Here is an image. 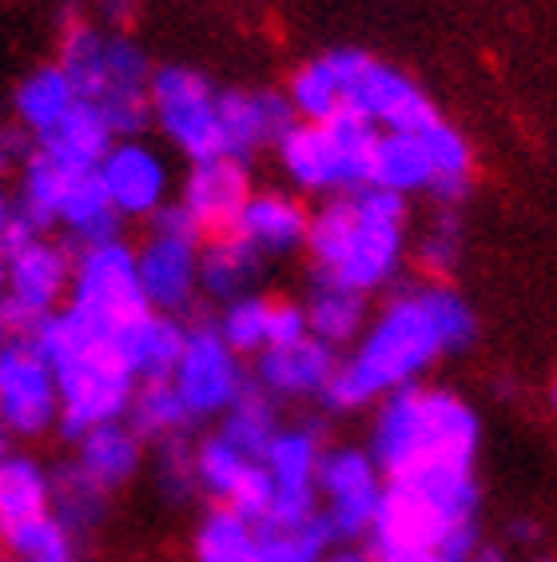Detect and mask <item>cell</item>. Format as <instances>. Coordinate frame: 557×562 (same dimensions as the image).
Here are the masks:
<instances>
[{"mask_svg":"<svg viewBox=\"0 0 557 562\" xmlns=\"http://www.w3.org/2000/svg\"><path fill=\"white\" fill-rule=\"evenodd\" d=\"M478 339V315L470 300L446 280H422L398 288L371 315V324L346 356H339L322 403L331 412H366L402 387H414L442 359L470 351Z\"/></svg>","mask_w":557,"mask_h":562,"instance_id":"obj_1","label":"cell"},{"mask_svg":"<svg viewBox=\"0 0 557 562\" xmlns=\"http://www.w3.org/2000/svg\"><path fill=\"white\" fill-rule=\"evenodd\" d=\"M410 200L386 188H359L351 195H331L311 212L307 256L311 276L343 283L351 292L375 295L402 276L410 256Z\"/></svg>","mask_w":557,"mask_h":562,"instance_id":"obj_2","label":"cell"},{"mask_svg":"<svg viewBox=\"0 0 557 562\" xmlns=\"http://www.w3.org/2000/svg\"><path fill=\"white\" fill-rule=\"evenodd\" d=\"M366 451L383 467L386 483L427 471H474L482 419L458 391L414 383L375 403Z\"/></svg>","mask_w":557,"mask_h":562,"instance_id":"obj_3","label":"cell"},{"mask_svg":"<svg viewBox=\"0 0 557 562\" xmlns=\"http://www.w3.org/2000/svg\"><path fill=\"white\" fill-rule=\"evenodd\" d=\"M33 344L56 371V387H60V427L56 431L65 439L76 443L80 435L96 431L104 423L128 419L139 379L128 368L124 339L104 336L76 312L60 307L44 319Z\"/></svg>","mask_w":557,"mask_h":562,"instance_id":"obj_4","label":"cell"},{"mask_svg":"<svg viewBox=\"0 0 557 562\" xmlns=\"http://www.w3.org/2000/svg\"><path fill=\"white\" fill-rule=\"evenodd\" d=\"M482 487L474 471H427L390 479L378 507L371 551H439L454 562H470L482 551Z\"/></svg>","mask_w":557,"mask_h":562,"instance_id":"obj_5","label":"cell"},{"mask_svg":"<svg viewBox=\"0 0 557 562\" xmlns=\"http://www.w3.org/2000/svg\"><path fill=\"white\" fill-rule=\"evenodd\" d=\"M80 100L96 104L120 140L151 128V68L148 53L128 33H112L92 21L68 16L60 33V60Z\"/></svg>","mask_w":557,"mask_h":562,"instance_id":"obj_6","label":"cell"},{"mask_svg":"<svg viewBox=\"0 0 557 562\" xmlns=\"http://www.w3.org/2000/svg\"><path fill=\"white\" fill-rule=\"evenodd\" d=\"M378 136H383V128L343 109L322 124L299 120L275 144V156L295 192L331 200V195H351L359 188H371Z\"/></svg>","mask_w":557,"mask_h":562,"instance_id":"obj_7","label":"cell"},{"mask_svg":"<svg viewBox=\"0 0 557 562\" xmlns=\"http://www.w3.org/2000/svg\"><path fill=\"white\" fill-rule=\"evenodd\" d=\"M68 312H76L84 324H92L104 336L124 339L132 324H139L151 312L144 283H139V260L128 239H104L76 251L72 292Z\"/></svg>","mask_w":557,"mask_h":562,"instance_id":"obj_8","label":"cell"},{"mask_svg":"<svg viewBox=\"0 0 557 562\" xmlns=\"http://www.w3.org/2000/svg\"><path fill=\"white\" fill-rule=\"evenodd\" d=\"M339 88H343V109L354 116L371 120L383 132H427L439 124L442 112L427 97V88L402 68L386 65L363 48H334L327 53Z\"/></svg>","mask_w":557,"mask_h":562,"instance_id":"obj_9","label":"cell"},{"mask_svg":"<svg viewBox=\"0 0 557 562\" xmlns=\"http://www.w3.org/2000/svg\"><path fill=\"white\" fill-rule=\"evenodd\" d=\"M151 124L192 164L227 156L219 88L187 65H163L151 76Z\"/></svg>","mask_w":557,"mask_h":562,"instance_id":"obj_10","label":"cell"},{"mask_svg":"<svg viewBox=\"0 0 557 562\" xmlns=\"http://www.w3.org/2000/svg\"><path fill=\"white\" fill-rule=\"evenodd\" d=\"M386 498V475L366 447H331L319 467V515L334 542L371 539L378 507Z\"/></svg>","mask_w":557,"mask_h":562,"instance_id":"obj_11","label":"cell"},{"mask_svg":"<svg viewBox=\"0 0 557 562\" xmlns=\"http://www.w3.org/2000/svg\"><path fill=\"white\" fill-rule=\"evenodd\" d=\"M76 256L65 239H53V232L16 220L9 236V295L16 307H24L36 319H48L68 303L72 292Z\"/></svg>","mask_w":557,"mask_h":562,"instance_id":"obj_12","label":"cell"},{"mask_svg":"<svg viewBox=\"0 0 557 562\" xmlns=\"http://www.w3.org/2000/svg\"><path fill=\"white\" fill-rule=\"evenodd\" d=\"M0 423L12 439H41L60 427V387L33 339L0 347Z\"/></svg>","mask_w":557,"mask_h":562,"instance_id":"obj_13","label":"cell"},{"mask_svg":"<svg viewBox=\"0 0 557 562\" xmlns=\"http://www.w3.org/2000/svg\"><path fill=\"white\" fill-rule=\"evenodd\" d=\"M172 383L180 387L195 423L224 419L236 407L239 395L251 387V379L243 371V356H236L224 344L215 324H200L187 331V347H183V359L180 368H175Z\"/></svg>","mask_w":557,"mask_h":562,"instance_id":"obj_14","label":"cell"},{"mask_svg":"<svg viewBox=\"0 0 557 562\" xmlns=\"http://www.w3.org/2000/svg\"><path fill=\"white\" fill-rule=\"evenodd\" d=\"M195 479L212 503L239 510L251 522H268L275 507V483H271L268 463L231 447L219 431L195 443Z\"/></svg>","mask_w":557,"mask_h":562,"instance_id":"obj_15","label":"cell"},{"mask_svg":"<svg viewBox=\"0 0 557 562\" xmlns=\"http://www.w3.org/2000/svg\"><path fill=\"white\" fill-rule=\"evenodd\" d=\"M96 176L112 195L120 220H151L160 207L172 204V168L144 136L112 144Z\"/></svg>","mask_w":557,"mask_h":562,"instance_id":"obj_16","label":"cell"},{"mask_svg":"<svg viewBox=\"0 0 557 562\" xmlns=\"http://www.w3.org/2000/svg\"><path fill=\"white\" fill-rule=\"evenodd\" d=\"M322 439L315 427H283L275 443L268 447L263 463L275 483V507L268 522H303L319 515V467H322Z\"/></svg>","mask_w":557,"mask_h":562,"instance_id":"obj_17","label":"cell"},{"mask_svg":"<svg viewBox=\"0 0 557 562\" xmlns=\"http://www.w3.org/2000/svg\"><path fill=\"white\" fill-rule=\"evenodd\" d=\"M136 260L151 312L183 315L204 295L200 292V239L148 232V239L136 248Z\"/></svg>","mask_w":557,"mask_h":562,"instance_id":"obj_18","label":"cell"},{"mask_svg":"<svg viewBox=\"0 0 557 562\" xmlns=\"http://www.w3.org/2000/svg\"><path fill=\"white\" fill-rule=\"evenodd\" d=\"M251 192H255L251 188V164L239 160V156H215V160H200L187 168L180 204L192 212L204 236H219V232H236Z\"/></svg>","mask_w":557,"mask_h":562,"instance_id":"obj_19","label":"cell"},{"mask_svg":"<svg viewBox=\"0 0 557 562\" xmlns=\"http://www.w3.org/2000/svg\"><path fill=\"white\" fill-rule=\"evenodd\" d=\"M334 371H339V351L327 347L322 339L307 336L299 344L268 347L255 356V383L263 395L275 403H299V400H322L331 387Z\"/></svg>","mask_w":557,"mask_h":562,"instance_id":"obj_20","label":"cell"},{"mask_svg":"<svg viewBox=\"0 0 557 562\" xmlns=\"http://www.w3.org/2000/svg\"><path fill=\"white\" fill-rule=\"evenodd\" d=\"M219 112H224V136H227V156L251 160L255 151L275 148L295 124L299 112L291 104L287 88H227L219 92Z\"/></svg>","mask_w":557,"mask_h":562,"instance_id":"obj_21","label":"cell"},{"mask_svg":"<svg viewBox=\"0 0 557 562\" xmlns=\"http://www.w3.org/2000/svg\"><path fill=\"white\" fill-rule=\"evenodd\" d=\"M236 232L263 260H283V256H295V251L307 248L311 212L303 207L299 195L283 192V188H259L247 200Z\"/></svg>","mask_w":557,"mask_h":562,"instance_id":"obj_22","label":"cell"},{"mask_svg":"<svg viewBox=\"0 0 557 562\" xmlns=\"http://www.w3.org/2000/svg\"><path fill=\"white\" fill-rule=\"evenodd\" d=\"M263 263L268 260L239 232L207 236V244H200V292L215 303L239 300V295L255 292Z\"/></svg>","mask_w":557,"mask_h":562,"instance_id":"obj_23","label":"cell"},{"mask_svg":"<svg viewBox=\"0 0 557 562\" xmlns=\"http://www.w3.org/2000/svg\"><path fill=\"white\" fill-rule=\"evenodd\" d=\"M76 463L84 467L88 475L112 495V491L128 487L132 479L139 475V467H144V439L132 431L128 419L104 423V427L76 439Z\"/></svg>","mask_w":557,"mask_h":562,"instance_id":"obj_24","label":"cell"},{"mask_svg":"<svg viewBox=\"0 0 557 562\" xmlns=\"http://www.w3.org/2000/svg\"><path fill=\"white\" fill-rule=\"evenodd\" d=\"M187 331L180 315L168 312H148L139 324H132L124 331V356H128V368L139 383H151V379H172L175 368L183 359V347H187Z\"/></svg>","mask_w":557,"mask_h":562,"instance_id":"obj_25","label":"cell"},{"mask_svg":"<svg viewBox=\"0 0 557 562\" xmlns=\"http://www.w3.org/2000/svg\"><path fill=\"white\" fill-rule=\"evenodd\" d=\"M116 140L120 136L112 132L104 112H100L96 104L80 100L44 140H36V148H44L53 160H60L65 168H72V172H96Z\"/></svg>","mask_w":557,"mask_h":562,"instance_id":"obj_26","label":"cell"},{"mask_svg":"<svg viewBox=\"0 0 557 562\" xmlns=\"http://www.w3.org/2000/svg\"><path fill=\"white\" fill-rule=\"evenodd\" d=\"M80 104V92L68 80L60 65H41L24 76L16 92H12V112H16V128H24L33 140H44L48 132Z\"/></svg>","mask_w":557,"mask_h":562,"instance_id":"obj_27","label":"cell"},{"mask_svg":"<svg viewBox=\"0 0 557 562\" xmlns=\"http://www.w3.org/2000/svg\"><path fill=\"white\" fill-rule=\"evenodd\" d=\"M366 300H371V295L351 292V288H343V283L311 276V292H307V300H303L311 336L322 339L327 347H334V351L354 347V339L363 336L366 324H371V307H366Z\"/></svg>","mask_w":557,"mask_h":562,"instance_id":"obj_28","label":"cell"},{"mask_svg":"<svg viewBox=\"0 0 557 562\" xmlns=\"http://www.w3.org/2000/svg\"><path fill=\"white\" fill-rule=\"evenodd\" d=\"M371 184L398 195H430L434 188V156L422 132H383L375 148V172Z\"/></svg>","mask_w":557,"mask_h":562,"instance_id":"obj_29","label":"cell"},{"mask_svg":"<svg viewBox=\"0 0 557 562\" xmlns=\"http://www.w3.org/2000/svg\"><path fill=\"white\" fill-rule=\"evenodd\" d=\"M72 176H76L72 168L53 160L44 148L29 151V160H24L21 172H16V195H12V200H16V220L41 227V232H53Z\"/></svg>","mask_w":557,"mask_h":562,"instance_id":"obj_30","label":"cell"},{"mask_svg":"<svg viewBox=\"0 0 557 562\" xmlns=\"http://www.w3.org/2000/svg\"><path fill=\"white\" fill-rule=\"evenodd\" d=\"M53 510V471L33 454L12 451L0 463V535Z\"/></svg>","mask_w":557,"mask_h":562,"instance_id":"obj_31","label":"cell"},{"mask_svg":"<svg viewBox=\"0 0 557 562\" xmlns=\"http://www.w3.org/2000/svg\"><path fill=\"white\" fill-rule=\"evenodd\" d=\"M56 227H65L68 239L80 244V248L120 236V212H116V204H112L107 188L100 184L96 172L72 176L65 204H60V216H56Z\"/></svg>","mask_w":557,"mask_h":562,"instance_id":"obj_32","label":"cell"},{"mask_svg":"<svg viewBox=\"0 0 557 562\" xmlns=\"http://www.w3.org/2000/svg\"><path fill=\"white\" fill-rule=\"evenodd\" d=\"M422 136H427L430 156H434V188H430V195L439 200V207H458L474 188V148L466 140V132L454 128L451 120H439Z\"/></svg>","mask_w":557,"mask_h":562,"instance_id":"obj_33","label":"cell"},{"mask_svg":"<svg viewBox=\"0 0 557 562\" xmlns=\"http://www.w3.org/2000/svg\"><path fill=\"white\" fill-rule=\"evenodd\" d=\"M128 423L144 443H163V439L192 431L195 419L172 379H151V383H139L136 387V400L128 407Z\"/></svg>","mask_w":557,"mask_h":562,"instance_id":"obj_34","label":"cell"},{"mask_svg":"<svg viewBox=\"0 0 557 562\" xmlns=\"http://www.w3.org/2000/svg\"><path fill=\"white\" fill-rule=\"evenodd\" d=\"M259 547V522L231 507L215 503L192 535V559L195 562H255Z\"/></svg>","mask_w":557,"mask_h":562,"instance_id":"obj_35","label":"cell"},{"mask_svg":"<svg viewBox=\"0 0 557 562\" xmlns=\"http://www.w3.org/2000/svg\"><path fill=\"white\" fill-rule=\"evenodd\" d=\"M107 510V491L100 487L96 479L88 475L84 467L60 463L53 471V515L65 522L72 535H88L92 527H100Z\"/></svg>","mask_w":557,"mask_h":562,"instance_id":"obj_36","label":"cell"},{"mask_svg":"<svg viewBox=\"0 0 557 562\" xmlns=\"http://www.w3.org/2000/svg\"><path fill=\"white\" fill-rule=\"evenodd\" d=\"M278 431H283V423H278L275 400L263 395L255 383H251L236 400V407L219 419V435H224L231 447H239L243 454H251V459H263L268 447L275 443Z\"/></svg>","mask_w":557,"mask_h":562,"instance_id":"obj_37","label":"cell"},{"mask_svg":"<svg viewBox=\"0 0 557 562\" xmlns=\"http://www.w3.org/2000/svg\"><path fill=\"white\" fill-rule=\"evenodd\" d=\"M334 535L322 515L303 522H259L255 562H322Z\"/></svg>","mask_w":557,"mask_h":562,"instance_id":"obj_38","label":"cell"},{"mask_svg":"<svg viewBox=\"0 0 557 562\" xmlns=\"http://www.w3.org/2000/svg\"><path fill=\"white\" fill-rule=\"evenodd\" d=\"M462 251H466V224H462L458 207H439L430 224L418 232L410 256L427 280H451L462 263Z\"/></svg>","mask_w":557,"mask_h":562,"instance_id":"obj_39","label":"cell"},{"mask_svg":"<svg viewBox=\"0 0 557 562\" xmlns=\"http://www.w3.org/2000/svg\"><path fill=\"white\" fill-rule=\"evenodd\" d=\"M0 542L16 562H80V542L53 510L33 522L4 530Z\"/></svg>","mask_w":557,"mask_h":562,"instance_id":"obj_40","label":"cell"},{"mask_svg":"<svg viewBox=\"0 0 557 562\" xmlns=\"http://www.w3.org/2000/svg\"><path fill=\"white\" fill-rule=\"evenodd\" d=\"M287 97L299 112L303 124H322L343 112V88H339V76H334L331 60L319 56V60H307L291 72L287 80Z\"/></svg>","mask_w":557,"mask_h":562,"instance_id":"obj_41","label":"cell"},{"mask_svg":"<svg viewBox=\"0 0 557 562\" xmlns=\"http://www.w3.org/2000/svg\"><path fill=\"white\" fill-rule=\"evenodd\" d=\"M215 331L224 336V344L236 351V356H259L268 351L271 344V300L259 292H247L239 300L224 303L219 307V319H215Z\"/></svg>","mask_w":557,"mask_h":562,"instance_id":"obj_42","label":"cell"},{"mask_svg":"<svg viewBox=\"0 0 557 562\" xmlns=\"http://www.w3.org/2000/svg\"><path fill=\"white\" fill-rule=\"evenodd\" d=\"M156 483H160L168 503H187L200 491V479H195V443H187V435H175V439L156 443Z\"/></svg>","mask_w":557,"mask_h":562,"instance_id":"obj_43","label":"cell"},{"mask_svg":"<svg viewBox=\"0 0 557 562\" xmlns=\"http://www.w3.org/2000/svg\"><path fill=\"white\" fill-rule=\"evenodd\" d=\"M307 336H311L307 307L291 300H271V344L268 347L299 344V339H307Z\"/></svg>","mask_w":557,"mask_h":562,"instance_id":"obj_44","label":"cell"},{"mask_svg":"<svg viewBox=\"0 0 557 562\" xmlns=\"http://www.w3.org/2000/svg\"><path fill=\"white\" fill-rule=\"evenodd\" d=\"M29 132L24 128H0V180L9 172H21V164L29 160Z\"/></svg>","mask_w":557,"mask_h":562,"instance_id":"obj_45","label":"cell"},{"mask_svg":"<svg viewBox=\"0 0 557 562\" xmlns=\"http://www.w3.org/2000/svg\"><path fill=\"white\" fill-rule=\"evenodd\" d=\"M139 16V0H96V21L112 33H128Z\"/></svg>","mask_w":557,"mask_h":562,"instance_id":"obj_46","label":"cell"},{"mask_svg":"<svg viewBox=\"0 0 557 562\" xmlns=\"http://www.w3.org/2000/svg\"><path fill=\"white\" fill-rule=\"evenodd\" d=\"M322 562H375L371 547H359V542H334L331 551L322 554Z\"/></svg>","mask_w":557,"mask_h":562,"instance_id":"obj_47","label":"cell"},{"mask_svg":"<svg viewBox=\"0 0 557 562\" xmlns=\"http://www.w3.org/2000/svg\"><path fill=\"white\" fill-rule=\"evenodd\" d=\"M12 224H16V200H12V195L0 188V248H4V251H9Z\"/></svg>","mask_w":557,"mask_h":562,"instance_id":"obj_48","label":"cell"},{"mask_svg":"<svg viewBox=\"0 0 557 562\" xmlns=\"http://www.w3.org/2000/svg\"><path fill=\"white\" fill-rule=\"evenodd\" d=\"M510 539H514L518 547H530V542H537V522L534 519H514V522H510Z\"/></svg>","mask_w":557,"mask_h":562,"instance_id":"obj_49","label":"cell"},{"mask_svg":"<svg viewBox=\"0 0 557 562\" xmlns=\"http://www.w3.org/2000/svg\"><path fill=\"white\" fill-rule=\"evenodd\" d=\"M470 562H510V554H505V551H498V547H482V551L474 554Z\"/></svg>","mask_w":557,"mask_h":562,"instance_id":"obj_50","label":"cell"},{"mask_svg":"<svg viewBox=\"0 0 557 562\" xmlns=\"http://www.w3.org/2000/svg\"><path fill=\"white\" fill-rule=\"evenodd\" d=\"M9 454H12V435H9V427L0 423V463H4Z\"/></svg>","mask_w":557,"mask_h":562,"instance_id":"obj_51","label":"cell"},{"mask_svg":"<svg viewBox=\"0 0 557 562\" xmlns=\"http://www.w3.org/2000/svg\"><path fill=\"white\" fill-rule=\"evenodd\" d=\"M4 288H9V251L0 248V295H4Z\"/></svg>","mask_w":557,"mask_h":562,"instance_id":"obj_52","label":"cell"},{"mask_svg":"<svg viewBox=\"0 0 557 562\" xmlns=\"http://www.w3.org/2000/svg\"><path fill=\"white\" fill-rule=\"evenodd\" d=\"M549 403H554V412H557V375H554V383H549Z\"/></svg>","mask_w":557,"mask_h":562,"instance_id":"obj_53","label":"cell"},{"mask_svg":"<svg viewBox=\"0 0 557 562\" xmlns=\"http://www.w3.org/2000/svg\"><path fill=\"white\" fill-rule=\"evenodd\" d=\"M0 562H16V559H12V554H0Z\"/></svg>","mask_w":557,"mask_h":562,"instance_id":"obj_54","label":"cell"},{"mask_svg":"<svg viewBox=\"0 0 557 562\" xmlns=\"http://www.w3.org/2000/svg\"><path fill=\"white\" fill-rule=\"evenodd\" d=\"M534 562H557V559H549V554H546V559H534Z\"/></svg>","mask_w":557,"mask_h":562,"instance_id":"obj_55","label":"cell"},{"mask_svg":"<svg viewBox=\"0 0 557 562\" xmlns=\"http://www.w3.org/2000/svg\"><path fill=\"white\" fill-rule=\"evenodd\" d=\"M0 347H4V344H0Z\"/></svg>","mask_w":557,"mask_h":562,"instance_id":"obj_56","label":"cell"}]
</instances>
